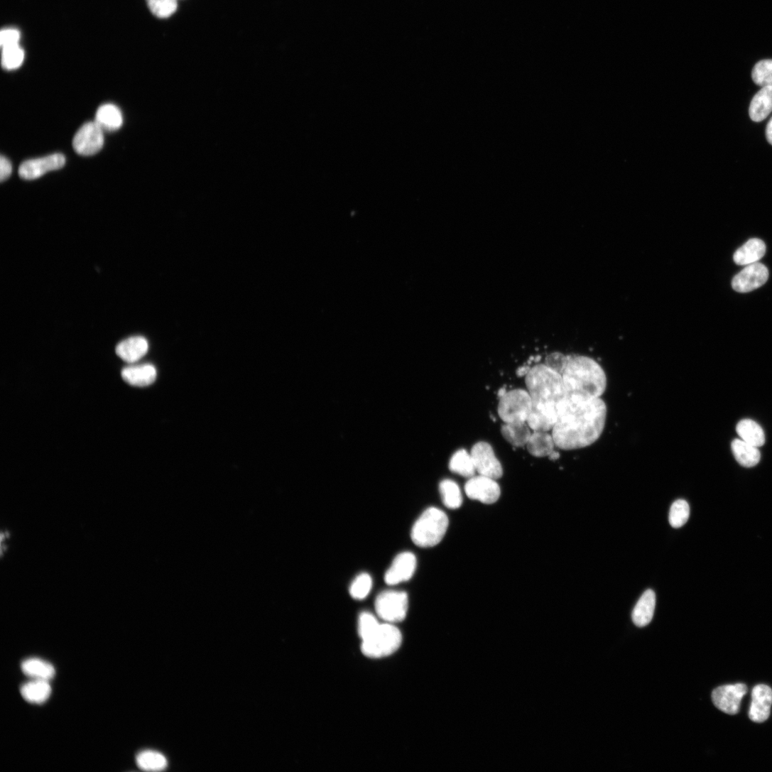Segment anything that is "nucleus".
<instances>
[{
    "mask_svg": "<svg viewBox=\"0 0 772 772\" xmlns=\"http://www.w3.org/2000/svg\"><path fill=\"white\" fill-rule=\"evenodd\" d=\"M380 624L373 614L368 612L362 613L359 620V634L362 641L371 637Z\"/></svg>",
    "mask_w": 772,
    "mask_h": 772,
    "instance_id": "36",
    "label": "nucleus"
},
{
    "mask_svg": "<svg viewBox=\"0 0 772 772\" xmlns=\"http://www.w3.org/2000/svg\"><path fill=\"white\" fill-rule=\"evenodd\" d=\"M771 112L772 86L761 87L751 101L749 117L752 121L759 123L765 120Z\"/></svg>",
    "mask_w": 772,
    "mask_h": 772,
    "instance_id": "16",
    "label": "nucleus"
},
{
    "mask_svg": "<svg viewBox=\"0 0 772 772\" xmlns=\"http://www.w3.org/2000/svg\"><path fill=\"white\" fill-rule=\"evenodd\" d=\"M21 32L16 28H6L0 33V45L2 48L20 45Z\"/></svg>",
    "mask_w": 772,
    "mask_h": 772,
    "instance_id": "37",
    "label": "nucleus"
},
{
    "mask_svg": "<svg viewBox=\"0 0 772 772\" xmlns=\"http://www.w3.org/2000/svg\"><path fill=\"white\" fill-rule=\"evenodd\" d=\"M529 454L537 458L549 457L555 452L556 445L553 434L545 431H534L526 445Z\"/></svg>",
    "mask_w": 772,
    "mask_h": 772,
    "instance_id": "18",
    "label": "nucleus"
},
{
    "mask_svg": "<svg viewBox=\"0 0 772 772\" xmlns=\"http://www.w3.org/2000/svg\"><path fill=\"white\" fill-rule=\"evenodd\" d=\"M531 369V367L528 366H521L517 369L516 375L519 377H525Z\"/></svg>",
    "mask_w": 772,
    "mask_h": 772,
    "instance_id": "41",
    "label": "nucleus"
},
{
    "mask_svg": "<svg viewBox=\"0 0 772 772\" xmlns=\"http://www.w3.org/2000/svg\"><path fill=\"white\" fill-rule=\"evenodd\" d=\"M690 515L689 504L683 499L678 500L671 506L669 516L670 523L673 528H681L687 522Z\"/></svg>",
    "mask_w": 772,
    "mask_h": 772,
    "instance_id": "33",
    "label": "nucleus"
},
{
    "mask_svg": "<svg viewBox=\"0 0 772 772\" xmlns=\"http://www.w3.org/2000/svg\"><path fill=\"white\" fill-rule=\"evenodd\" d=\"M449 524V518L443 511L430 507L426 509L414 523L411 531V538L419 547H433L442 540Z\"/></svg>",
    "mask_w": 772,
    "mask_h": 772,
    "instance_id": "4",
    "label": "nucleus"
},
{
    "mask_svg": "<svg viewBox=\"0 0 772 772\" xmlns=\"http://www.w3.org/2000/svg\"><path fill=\"white\" fill-rule=\"evenodd\" d=\"M732 450L737 462L744 467H754L760 462L761 455L758 448L741 439H735L733 441Z\"/></svg>",
    "mask_w": 772,
    "mask_h": 772,
    "instance_id": "25",
    "label": "nucleus"
},
{
    "mask_svg": "<svg viewBox=\"0 0 772 772\" xmlns=\"http://www.w3.org/2000/svg\"><path fill=\"white\" fill-rule=\"evenodd\" d=\"M766 140L772 146V118L768 121L766 129Z\"/></svg>",
    "mask_w": 772,
    "mask_h": 772,
    "instance_id": "40",
    "label": "nucleus"
},
{
    "mask_svg": "<svg viewBox=\"0 0 772 772\" xmlns=\"http://www.w3.org/2000/svg\"><path fill=\"white\" fill-rule=\"evenodd\" d=\"M449 467L452 472L466 478L470 479L477 473L471 454L465 450H459L452 456Z\"/></svg>",
    "mask_w": 772,
    "mask_h": 772,
    "instance_id": "28",
    "label": "nucleus"
},
{
    "mask_svg": "<svg viewBox=\"0 0 772 772\" xmlns=\"http://www.w3.org/2000/svg\"><path fill=\"white\" fill-rule=\"evenodd\" d=\"M747 693L744 684L727 685L717 688L712 692L714 705L719 710L730 715L736 714L740 709L742 698Z\"/></svg>",
    "mask_w": 772,
    "mask_h": 772,
    "instance_id": "12",
    "label": "nucleus"
},
{
    "mask_svg": "<svg viewBox=\"0 0 772 772\" xmlns=\"http://www.w3.org/2000/svg\"><path fill=\"white\" fill-rule=\"evenodd\" d=\"M416 565V558L413 553L398 555L385 575L386 583L393 586L408 581L413 576Z\"/></svg>",
    "mask_w": 772,
    "mask_h": 772,
    "instance_id": "14",
    "label": "nucleus"
},
{
    "mask_svg": "<svg viewBox=\"0 0 772 772\" xmlns=\"http://www.w3.org/2000/svg\"><path fill=\"white\" fill-rule=\"evenodd\" d=\"M532 400L526 390L513 389L499 398L498 413L504 423H527Z\"/></svg>",
    "mask_w": 772,
    "mask_h": 772,
    "instance_id": "6",
    "label": "nucleus"
},
{
    "mask_svg": "<svg viewBox=\"0 0 772 772\" xmlns=\"http://www.w3.org/2000/svg\"><path fill=\"white\" fill-rule=\"evenodd\" d=\"M151 13L158 18H168L178 9V0H146Z\"/></svg>",
    "mask_w": 772,
    "mask_h": 772,
    "instance_id": "34",
    "label": "nucleus"
},
{
    "mask_svg": "<svg viewBox=\"0 0 772 772\" xmlns=\"http://www.w3.org/2000/svg\"><path fill=\"white\" fill-rule=\"evenodd\" d=\"M25 60V52L20 45L2 48V66L13 70L21 67Z\"/></svg>",
    "mask_w": 772,
    "mask_h": 772,
    "instance_id": "31",
    "label": "nucleus"
},
{
    "mask_svg": "<svg viewBox=\"0 0 772 772\" xmlns=\"http://www.w3.org/2000/svg\"><path fill=\"white\" fill-rule=\"evenodd\" d=\"M372 588V580L370 575L364 573L358 576L350 587L352 597L357 600L364 599L368 597Z\"/></svg>",
    "mask_w": 772,
    "mask_h": 772,
    "instance_id": "35",
    "label": "nucleus"
},
{
    "mask_svg": "<svg viewBox=\"0 0 772 772\" xmlns=\"http://www.w3.org/2000/svg\"><path fill=\"white\" fill-rule=\"evenodd\" d=\"M562 377L567 396L601 398L607 386L602 367L594 359L582 356H567Z\"/></svg>",
    "mask_w": 772,
    "mask_h": 772,
    "instance_id": "2",
    "label": "nucleus"
},
{
    "mask_svg": "<svg viewBox=\"0 0 772 772\" xmlns=\"http://www.w3.org/2000/svg\"><path fill=\"white\" fill-rule=\"evenodd\" d=\"M65 163V157L59 153L29 160L21 165L19 175L24 180H36L50 171L63 168Z\"/></svg>",
    "mask_w": 772,
    "mask_h": 772,
    "instance_id": "11",
    "label": "nucleus"
},
{
    "mask_svg": "<svg viewBox=\"0 0 772 772\" xmlns=\"http://www.w3.org/2000/svg\"><path fill=\"white\" fill-rule=\"evenodd\" d=\"M148 348V342L145 338L131 337L117 346L116 354L124 361L133 364L145 357Z\"/></svg>",
    "mask_w": 772,
    "mask_h": 772,
    "instance_id": "17",
    "label": "nucleus"
},
{
    "mask_svg": "<svg viewBox=\"0 0 772 772\" xmlns=\"http://www.w3.org/2000/svg\"><path fill=\"white\" fill-rule=\"evenodd\" d=\"M766 254V245L758 239L749 240L734 255V261L739 266H748L760 261Z\"/></svg>",
    "mask_w": 772,
    "mask_h": 772,
    "instance_id": "22",
    "label": "nucleus"
},
{
    "mask_svg": "<svg viewBox=\"0 0 772 772\" xmlns=\"http://www.w3.org/2000/svg\"><path fill=\"white\" fill-rule=\"evenodd\" d=\"M23 673L33 680L50 681L55 675V670L48 661L38 658H29L21 664Z\"/></svg>",
    "mask_w": 772,
    "mask_h": 772,
    "instance_id": "23",
    "label": "nucleus"
},
{
    "mask_svg": "<svg viewBox=\"0 0 772 772\" xmlns=\"http://www.w3.org/2000/svg\"><path fill=\"white\" fill-rule=\"evenodd\" d=\"M607 415L602 398L567 396L558 406V421L551 433L556 447L572 451L592 446L604 430Z\"/></svg>",
    "mask_w": 772,
    "mask_h": 772,
    "instance_id": "1",
    "label": "nucleus"
},
{
    "mask_svg": "<svg viewBox=\"0 0 772 772\" xmlns=\"http://www.w3.org/2000/svg\"><path fill=\"white\" fill-rule=\"evenodd\" d=\"M136 763L140 768L146 771H160L168 766L166 757L153 750H145L137 755Z\"/></svg>",
    "mask_w": 772,
    "mask_h": 772,
    "instance_id": "29",
    "label": "nucleus"
},
{
    "mask_svg": "<svg viewBox=\"0 0 772 772\" xmlns=\"http://www.w3.org/2000/svg\"><path fill=\"white\" fill-rule=\"evenodd\" d=\"M736 432L745 442L757 448L765 443V435L762 428L751 419H744L736 425Z\"/></svg>",
    "mask_w": 772,
    "mask_h": 772,
    "instance_id": "27",
    "label": "nucleus"
},
{
    "mask_svg": "<svg viewBox=\"0 0 772 772\" xmlns=\"http://www.w3.org/2000/svg\"><path fill=\"white\" fill-rule=\"evenodd\" d=\"M402 643V635L393 624H380L376 632L362 641L363 653L370 658H382L396 652Z\"/></svg>",
    "mask_w": 772,
    "mask_h": 772,
    "instance_id": "5",
    "label": "nucleus"
},
{
    "mask_svg": "<svg viewBox=\"0 0 772 772\" xmlns=\"http://www.w3.org/2000/svg\"><path fill=\"white\" fill-rule=\"evenodd\" d=\"M121 374L124 380L129 384L146 387L155 382L157 371L153 365L143 364L125 368Z\"/></svg>",
    "mask_w": 772,
    "mask_h": 772,
    "instance_id": "20",
    "label": "nucleus"
},
{
    "mask_svg": "<svg viewBox=\"0 0 772 772\" xmlns=\"http://www.w3.org/2000/svg\"><path fill=\"white\" fill-rule=\"evenodd\" d=\"M768 278L767 268L759 263L748 265L732 280L733 289L739 293H749L764 285Z\"/></svg>",
    "mask_w": 772,
    "mask_h": 772,
    "instance_id": "13",
    "label": "nucleus"
},
{
    "mask_svg": "<svg viewBox=\"0 0 772 772\" xmlns=\"http://www.w3.org/2000/svg\"><path fill=\"white\" fill-rule=\"evenodd\" d=\"M465 492L469 499L485 504L496 503L501 496L496 480L481 475L469 479L465 485Z\"/></svg>",
    "mask_w": 772,
    "mask_h": 772,
    "instance_id": "10",
    "label": "nucleus"
},
{
    "mask_svg": "<svg viewBox=\"0 0 772 772\" xmlns=\"http://www.w3.org/2000/svg\"><path fill=\"white\" fill-rule=\"evenodd\" d=\"M50 681L33 680L24 684L21 688L23 699L32 704L41 705L45 702L51 695L52 688Z\"/></svg>",
    "mask_w": 772,
    "mask_h": 772,
    "instance_id": "24",
    "label": "nucleus"
},
{
    "mask_svg": "<svg viewBox=\"0 0 772 772\" xmlns=\"http://www.w3.org/2000/svg\"><path fill=\"white\" fill-rule=\"evenodd\" d=\"M751 705L749 709L750 719L756 723L765 722L770 715L772 705V690L763 685L756 686L751 693Z\"/></svg>",
    "mask_w": 772,
    "mask_h": 772,
    "instance_id": "15",
    "label": "nucleus"
},
{
    "mask_svg": "<svg viewBox=\"0 0 772 772\" xmlns=\"http://www.w3.org/2000/svg\"><path fill=\"white\" fill-rule=\"evenodd\" d=\"M408 607V598L404 592H383L377 597L375 602V609L379 616L390 624L404 620Z\"/></svg>",
    "mask_w": 772,
    "mask_h": 772,
    "instance_id": "7",
    "label": "nucleus"
},
{
    "mask_svg": "<svg viewBox=\"0 0 772 772\" xmlns=\"http://www.w3.org/2000/svg\"><path fill=\"white\" fill-rule=\"evenodd\" d=\"M532 407L558 415V406L567 393L562 375L545 364L535 365L525 376Z\"/></svg>",
    "mask_w": 772,
    "mask_h": 772,
    "instance_id": "3",
    "label": "nucleus"
},
{
    "mask_svg": "<svg viewBox=\"0 0 772 772\" xmlns=\"http://www.w3.org/2000/svg\"><path fill=\"white\" fill-rule=\"evenodd\" d=\"M439 490L445 506L450 509H457L462 506L463 504L462 491L455 482L450 479L441 482Z\"/></svg>",
    "mask_w": 772,
    "mask_h": 772,
    "instance_id": "30",
    "label": "nucleus"
},
{
    "mask_svg": "<svg viewBox=\"0 0 772 772\" xmlns=\"http://www.w3.org/2000/svg\"><path fill=\"white\" fill-rule=\"evenodd\" d=\"M656 607V594L646 590L641 597L632 612V620L638 627L648 625L652 620Z\"/></svg>",
    "mask_w": 772,
    "mask_h": 772,
    "instance_id": "21",
    "label": "nucleus"
},
{
    "mask_svg": "<svg viewBox=\"0 0 772 772\" xmlns=\"http://www.w3.org/2000/svg\"><path fill=\"white\" fill-rule=\"evenodd\" d=\"M567 355L561 353H554L548 355L545 360V364L550 369L562 374L567 361Z\"/></svg>",
    "mask_w": 772,
    "mask_h": 772,
    "instance_id": "38",
    "label": "nucleus"
},
{
    "mask_svg": "<svg viewBox=\"0 0 772 772\" xmlns=\"http://www.w3.org/2000/svg\"><path fill=\"white\" fill-rule=\"evenodd\" d=\"M103 145V131L94 121L83 125L76 133L72 141L75 151L83 156L97 153Z\"/></svg>",
    "mask_w": 772,
    "mask_h": 772,
    "instance_id": "9",
    "label": "nucleus"
},
{
    "mask_svg": "<svg viewBox=\"0 0 772 772\" xmlns=\"http://www.w3.org/2000/svg\"><path fill=\"white\" fill-rule=\"evenodd\" d=\"M470 454L477 472L479 475L494 480H498L503 477L502 466L489 443L480 441L472 447Z\"/></svg>",
    "mask_w": 772,
    "mask_h": 772,
    "instance_id": "8",
    "label": "nucleus"
},
{
    "mask_svg": "<svg viewBox=\"0 0 772 772\" xmlns=\"http://www.w3.org/2000/svg\"><path fill=\"white\" fill-rule=\"evenodd\" d=\"M12 171L11 163L7 158L2 156L1 158H0V180H1V182L8 180L12 174Z\"/></svg>",
    "mask_w": 772,
    "mask_h": 772,
    "instance_id": "39",
    "label": "nucleus"
},
{
    "mask_svg": "<svg viewBox=\"0 0 772 772\" xmlns=\"http://www.w3.org/2000/svg\"><path fill=\"white\" fill-rule=\"evenodd\" d=\"M501 432L504 439L513 447H526L531 437V428L526 422L504 423Z\"/></svg>",
    "mask_w": 772,
    "mask_h": 772,
    "instance_id": "26",
    "label": "nucleus"
},
{
    "mask_svg": "<svg viewBox=\"0 0 772 772\" xmlns=\"http://www.w3.org/2000/svg\"><path fill=\"white\" fill-rule=\"evenodd\" d=\"M94 122L106 131L119 130L124 124L121 109L115 104H104L97 110Z\"/></svg>",
    "mask_w": 772,
    "mask_h": 772,
    "instance_id": "19",
    "label": "nucleus"
},
{
    "mask_svg": "<svg viewBox=\"0 0 772 772\" xmlns=\"http://www.w3.org/2000/svg\"><path fill=\"white\" fill-rule=\"evenodd\" d=\"M753 82L761 87L772 86V60L758 62L751 72Z\"/></svg>",
    "mask_w": 772,
    "mask_h": 772,
    "instance_id": "32",
    "label": "nucleus"
}]
</instances>
